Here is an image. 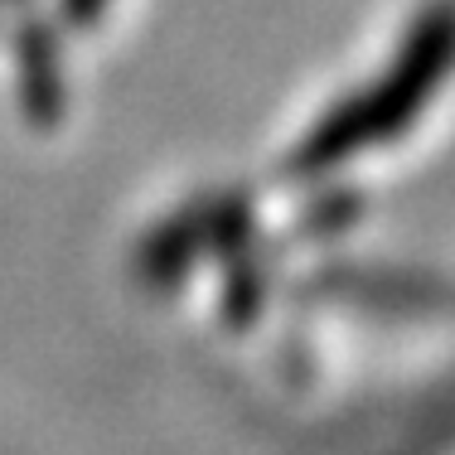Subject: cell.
<instances>
[{
	"instance_id": "6da1fadb",
	"label": "cell",
	"mask_w": 455,
	"mask_h": 455,
	"mask_svg": "<svg viewBox=\"0 0 455 455\" xmlns=\"http://www.w3.org/2000/svg\"><path fill=\"white\" fill-rule=\"evenodd\" d=\"M451 68H455V5H436L417 25V35L407 39L393 73L373 92H363L359 102L334 112L315 132V140L306 150V165H330V160H344L354 150L373 146V140H387L393 132H403Z\"/></svg>"
}]
</instances>
